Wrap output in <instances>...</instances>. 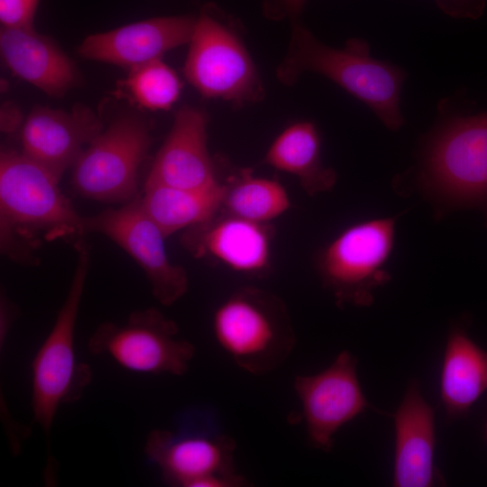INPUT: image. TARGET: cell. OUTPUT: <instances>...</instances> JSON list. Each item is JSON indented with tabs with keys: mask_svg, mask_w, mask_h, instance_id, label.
Returning a JSON list of instances; mask_svg holds the SVG:
<instances>
[{
	"mask_svg": "<svg viewBox=\"0 0 487 487\" xmlns=\"http://www.w3.org/2000/svg\"><path fill=\"white\" fill-rule=\"evenodd\" d=\"M152 143L140 114L124 112L87 146L72 167L73 188L82 197L127 203L138 195V171Z\"/></svg>",
	"mask_w": 487,
	"mask_h": 487,
	"instance_id": "5b68a950",
	"label": "cell"
},
{
	"mask_svg": "<svg viewBox=\"0 0 487 487\" xmlns=\"http://www.w3.org/2000/svg\"><path fill=\"white\" fill-rule=\"evenodd\" d=\"M196 21L194 15L152 17L90 34L77 51L87 60L132 69L188 43Z\"/></svg>",
	"mask_w": 487,
	"mask_h": 487,
	"instance_id": "5bb4252c",
	"label": "cell"
},
{
	"mask_svg": "<svg viewBox=\"0 0 487 487\" xmlns=\"http://www.w3.org/2000/svg\"><path fill=\"white\" fill-rule=\"evenodd\" d=\"M440 388L449 419L465 417L487 390V352L462 328H454L447 337Z\"/></svg>",
	"mask_w": 487,
	"mask_h": 487,
	"instance_id": "d6986e66",
	"label": "cell"
},
{
	"mask_svg": "<svg viewBox=\"0 0 487 487\" xmlns=\"http://www.w3.org/2000/svg\"><path fill=\"white\" fill-rule=\"evenodd\" d=\"M178 334L174 321L156 308H146L133 312L124 323L100 325L89 338L88 349L132 372L182 375L195 347Z\"/></svg>",
	"mask_w": 487,
	"mask_h": 487,
	"instance_id": "ba28073f",
	"label": "cell"
},
{
	"mask_svg": "<svg viewBox=\"0 0 487 487\" xmlns=\"http://www.w3.org/2000/svg\"><path fill=\"white\" fill-rule=\"evenodd\" d=\"M356 363L351 353L343 351L322 372L295 378L294 391L314 448L330 452L336 431L369 406L357 379Z\"/></svg>",
	"mask_w": 487,
	"mask_h": 487,
	"instance_id": "8fae6325",
	"label": "cell"
},
{
	"mask_svg": "<svg viewBox=\"0 0 487 487\" xmlns=\"http://www.w3.org/2000/svg\"><path fill=\"white\" fill-rule=\"evenodd\" d=\"M40 0H0V23L4 27H33Z\"/></svg>",
	"mask_w": 487,
	"mask_h": 487,
	"instance_id": "cb8c5ba5",
	"label": "cell"
},
{
	"mask_svg": "<svg viewBox=\"0 0 487 487\" xmlns=\"http://www.w3.org/2000/svg\"><path fill=\"white\" fill-rule=\"evenodd\" d=\"M423 173L428 187L450 202L487 198V114L450 121L431 142Z\"/></svg>",
	"mask_w": 487,
	"mask_h": 487,
	"instance_id": "9c48e42d",
	"label": "cell"
},
{
	"mask_svg": "<svg viewBox=\"0 0 487 487\" xmlns=\"http://www.w3.org/2000/svg\"><path fill=\"white\" fill-rule=\"evenodd\" d=\"M103 129L97 115L85 105L70 111L36 106L23 125L22 152L60 180Z\"/></svg>",
	"mask_w": 487,
	"mask_h": 487,
	"instance_id": "4fadbf2b",
	"label": "cell"
},
{
	"mask_svg": "<svg viewBox=\"0 0 487 487\" xmlns=\"http://www.w3.org/2000/svg\"><path fill=\"white\" fill-rule=\"evenodd\" d=\"M84 225L87 232L106 236L136 262L161 304L170 306L185 295L188 273L168 257L167 236L143 210L139 196L121 207L85 216Z\"/></svg>",
	"mask_w": 487,
	"mask_h": 487,
	"instance_id": "30bf717a",
	"label": "cell"
},
{
	"mask_svg": "<svg viewBox=\"0 0 487 487\" xmlns=\"http://www.w3.org/2000/svg\"><path fill=\"white\" fill-rule=\"evenodd\" d=\"M224 187L218 183L205 188H180L145 183L139 201L163 234L169 235L204 223L222 207Z\"/></svg>",
	"mask_w": 487,
	"mask_h": 487,
	"instance_id": "44dd1931",
	"label": "cell"
},
{
	"mask_svg": "<svg viewBox=\"0 0 487 487\" xmlns=\"http://www.w3.org/2000/svg\"><path fill=\"white\" fill-rule=\"evenodd\" d=\"M235 442L225 435L178 433L155 429L147 437L145 454L168 483L197 487L216 474L236 473Z\"/></svg>",
	"mask_w": 487,
	"mask_h": 487,
	"instance_id": "9a60e30c",
	"label": "cell"
},
{
	"mask_svg": "<svg viewBox=\"0 0 487 487\" xmlns=\"http://www.w3.org/2000/svg\"><path fill=\"white\" fill-rule=\"evenodd\" d=\"M319 73L362 100L383 124L397 131L404 123L400 95L406 73L370 56L363 39H349L342 49L319 41L308 29L294 24L287 53L277 69L285 85H293L304 72Z\"/></svg>",
	"mask_w": 487,
	"mask_h": 487,
	"instance_id": "7a4b0ae2",
	"label": "cell"
},
{
	"mask_svg": "<svg viewBox=\"0 0 487 487\" xmlns=\"http://www.w3.org/2000/svg\"><path fill=\"white\" fill-rule=\"evenodd\" d=\"M212 330L217 345L234 363L255 375L280 366L296 343L285 303L251 286L236 289L217 305Z\"/></svg>",
	"mask_w": 487,
	"mask_h": 487,
	"instance_id": "3957f363",
	"label": "cell"
},
{
	"mask_svg": "<svg viewBox=\"0 0 487 487\" xmlns=\"http://www.w3.org/2000/svg\"><path fill=\"white\" fill-rule=\"evenodd\" d=\"M286 14L295 17L301 11L305 0H280Z\"/></svg>",
	"mask_w": 487,
	"mask_h": 487,
	"instance_id": "484cf974",
	"label": "cell"
},
{
	"mask_svg": "<svg viewBox=\"0 0 487 487\" xmlns=\"http://www.w3.org/2000/svg\"><path fill=\"white\" fill-rule=\"evenodd\" d=\"M321 141L310 122H298L285 128L271 142L263 162L297 178L309 196L330 190L335 171L326 167L320 156Z\"/></svg>",
	"mask_w": 487,
	"mask_h": 487,
	"instance_id": "ffe728a7",
	"label": "cell"
},
{
	"mask_svg": "<svg viewBox=\"0 0 487 487\" xmlns=\"http://www.w3.org/2000/svg\"><path fill=\"white\" fill-rule=\"evenodd\" d=\"M434 409L421 394L418 382L409 383L394 415L393 486L429 487L445 482L434 464Z\"/></svg>",
	"mask_w": 487,
	"mask_h": 487,
	"instance_id": "e0dca14e",
	"label": "cell"
},
{
	"mask_svg": "<svg viewBox=\"0 0 487 487\" xmlns=\"http://www.w3.org/2000/svg\"><path fill=\"white\" fill-rule=\"evenodd\" d=\"M76 269L66 299L49 335L32 363V408L33 420L48 435L61 404L79 399L90 383V367L78 363L74 333L89 268L86 241L76 248Z\"/></svg>",
	"mask_w": 487,
	"mask_h": 487,
	"instance_id": "277c9868",
	"label": "cell"
},
{
	"mask_svg": "<svg viewBox=\"0 0 487 487\" xmlns=\"http://www.w3.org/2000/svg\"><path fill=\"white\" fill-rule=\"evenodd\" d=\"M485 433H486V436H487V422H486V425H485Z\"/></svg>",
	"mask_w": 487,
	"mask_h": 487,
	"instance_id": "4316f807",
	"label": "cell"
},
{
	"mask_svg": "<svg viewBox=\"0 0 487 487\" xmlns=\"http://www.w3.org/2000/svg\"><path fill=\"white\" fill-rule=\"evenodd\" d=\"M207 119L201 110L181 107L153 161L145 183L205 188L220 180L207 147Z\"/></svg>",
	"mask_w": 487,
	"mask_h": 487,
	"instance_id": "2e32d148",
	"label": "cell"
},
{
	"mask_svg": "<svg viewBox=\"0 0 487 487\" xmlns=\"http://www.w3.org/2000/svg\"><path fill=\"white\" fill-rule=\"evenodd\" d=\"M188 43L184 75L201 96L235 106L263 97L262 81L247 50L208 9L197 17Z\"/></svg>",
	"mask_w": 487,
	"mask_h": 487,
	"instance_id": "52a82bcc",
	"label": "cell"
},
{
	"mask_svg": "<svg viewBox=\"0 0 487 487\" xmlns=\"http://www.w3.org/2000/svg\"><path fill=\"white\" fill-rule=\"evenodd\" d=\"M117 93L139 107L168 110L178 100L181 81L161 59L130 69L118 82Z\"/></svg>",
	"mask_w": 487,
	"mask_h": 487,
	"instance_id": "603a6c76",
	"label": "cell"
},
{
	"mask_svg": "<svg viewBox=\"0 0 487 487\" xmlns=\"http://www.w3.org/2000/svg\"><path fill=\"white\" fill-rule=\"evenodd\" d=\"M274 227L220 210L209 220L182 234L181 244L191 255L218 263L249 277H263L271 269Z\"/></svg>",
	"mask_w": 487,
	"mask_h": 487,
	"instance_id": "7c38bea8",
	"label": "cell"
},
{
	"mask_svg": "<svg viewBox=\"0 0 487 487\" xmlns=\"http://www.w3.org/2000/svg\"><path fill=\"white\" fill-rule=\"evenodd\" d=\"M0 53L16 77L52 97H61L80 83L74 61L49 36L33 27L0 30Z\"/></svg>",
	"mask_w": 487,
	"mask_h": 487,
	"instance_id": "ac0fdd59",
	"label": "cell"
},
{
	"mask_svg": "<svg viewBox=\"0 0 487 487\" xmlns=\"http://www.w3.org/2000/svg\"><path fill=\"white\" fill-rule=\"evenodd\" d=\"M221 210L259 223H271L291 207L289 192L278 180L243 169L222 182Z\"/></svg>",
	"mask_w": 487,
	"mask_h": 487,
	"instance_id": "7402d4cb",
	"label": "cell"
},
{
	"mask_svg": "<svg viewBox=\"0 0 487 487\" xmlns=\"http://www.w3.org/2000/svg\"><path fill=\"white\" fill-rule=\"evenodd\" d=\"M487 0H436L437 6L455 18L477 19L484 10Z\"/></svg>",
	"mask_w": 487,
	"mask_h": 487,
	"instance_id": "d4e9b609",
	"label": "cell"
},
{
	"mask_svg": "<svg viewBox=\"0 0 487 487\" xmlns=\"http://www.w3.org/2000/svg\"><path fill=\"white\" fill-rule=\"evenodd\" d=\"M394 235V218L364 221L345 228L320 251L317 269L338 306L372 302L374 289L390 280L384 266Z\"/></svg>",
	"mask_w": 487,
	"mask_h": 487,
	"instance_id": "8992f818",
	"label": "cell"
},
{
	"mask_svg": "<svg viewBox=\"0 0 487 487\" xmlns=\"http://www.w3.org/2000/svg\"><path fill=\"white\" fill-rule=\"evenodd\" d=\"M53 175L22 152L0 155V245L2 253L23 264H34L36 253L56 241L74 248L87 233Z\"/></svg>",
	"mask_w": 487,
	"mask_h": 487,
	"instance_id": "6da1fadb",
	"label": "cell"
}]
</instances>
